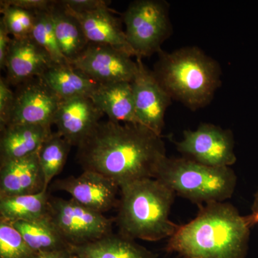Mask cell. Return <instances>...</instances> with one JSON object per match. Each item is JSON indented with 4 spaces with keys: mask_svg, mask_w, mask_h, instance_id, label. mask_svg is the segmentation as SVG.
<instances>
[{
    "mask_svg": "<svg viewBox=\"0 0 258 258\" xmlns=\"http://www.w3.org/2000/svg\"><path fill=\"white\" fill-rule=\"evenodd\" d=\"M78 147L84 171L99 173L120 186L155 179L166 157L161 136L140 124L100 121Z\"/></svg>",
    "mask_w": 258,
    "mask_h": 258,
    "instance_id": "1",
    "label": "cell"
},
{
    "mask_svg": "<svg viewBox=\"0 0 258 258\" xmlns=\"http://www.w3.org/2000/svg\"><path fill=\"white\" fill-rule=\"evenodd\" d=\"M200 207L197 217L169 237L166 250L184 258H245L252 226L249 215L225 202Z\"/></svg>",
    "mask_w": 258,
    "mask_h": 258,
    "instance_id": "2",
    "label": "cell"
},
{
    "mask_svg": "<svg viewBox=\"0 0 258 258\" xmlns=\"http://www.w3.org/2000/svg\"><path fill=\"white\" fill-rule=\"evenodd\" d=\"M153 71L171 99L191 111L208 106L221 85L222 71L216 60L198 47L171 52L161 50Z\"/></svg>",
    "mask_w": 258,
    "mask_h": 258,
    "instance_id": "3",
    "label": "cell"
},
{
    "mask_svg": "<svg viewBox=\"0 0 258 258\" xmlns=\"http://www.w3.org/2000/svg\"><path fill=\"white\" fill-rule=\"evenodd\" d=\"M115 222L119 233L135 240L156 242L169 238L179 226L169 219L175 194L156 179H144L120 186Z\"/></svg>",
    "mask_w": 258,
    "mask_h": 258,
    "instance_id": "4",
    "label": "cell"
},
{
    "mask_svg": "<svg viewBox=\"0 0 258 258\" xmlns=\"http://www.w3.org/2000/svg\"><path fill=\"white\" fill-rule=\"evenodd\" d=\"M155 179L175 195L200 205L223 203L233 195L237 184L230 167L207 166L186 157H166Z\"/></svg>",
    "mask_w": 258,
    "mask_h": 258,
    "instance_id": "5",
    "label": "cell"
},
{
    "mask_svg": "<svg viewBox=\"0 0 258 258\" xmlns=\"http://www.w3.org/2000/svg\"><path fill=\"white\" fill-rule=\"evenodd\" d=\"M121 20L136 57L158 53L172 32L169 4L165 0H135L122 14Z\"/></svg>",
    "mask_w": 258,
    "mask_h": 258,
    "instance_id": "6",
    "label": "cell"
},
{
    "mask_svg": "<svg viewBox=\"0 0 258 258\" xmlns=\"http://www.w3.org/2000/svg\"><path fill=\"white\" fill-rule=\"evenodd\" d=\"M50 221L70 246H77L111 234L115 219L107 218L74 199L50 196Z\"/></svg>",
    "mask_w": 258,
    "mask_h": 258,
    "instance_id": "7",
    "label": "cell"
},
{
    "mask_svg": "<svg viewBox=\"0 0 258 258\" xmlns=\"http://www.w3.org/2000/svg\"><path fill=\"white\" fill-rule=\"evenodd\" d=\"M176 149L186 158L214 167H230L237 160L232 132L212 123H201L186 130Z\"/></svg>",
    "mask_w": 258,
    "mask_h": 258,
    "instance_id": "8",
    "label": "cell"
},
{
    "mask_svg": "<svg viewBox=\"0 0 258 258\" xmlns=\"http://www.w3.org/2000/svg\"><path fill=\"white\" fill-rule=\"evenodd\" d=\"M70 64L98 84L132 83L137 71V60L132 56L113 47L92 43Z\"/></svg>",
    "mask_w": 258,
    "mask_h": 258,
    "instance_id": "9",
    "label": "cell"
},
{
    "mask_svg": "<svg viewBox=\"0 0 258 258\" xmlns=\"http://www.w3.org/2000/svg\"><path fill=\"white\" fill-rule=\"evenodd\" d=\"M15 104L9 124L51 127L62 100L40 78L17 86ZM3 129V128H2Z\"/></svg>",
    "mask_w": 258,
    "mask_h": 258,
    "instance_id": "10",
    "label": "cell"
},
{
    "mask_svg": "<svg viewBox=\"0 0 258 258\" xmlns=\"http://www.w3.org/2000/svg\"><path fill=\"white\" fill-rule=\"evenodd\" d=\"M136 60L137 71L132 85L137 118L141 125L161 136L166 111L172 99L142 58L137 57Z\"/></svg>",
    "mask_w": 258,
    "mask_h": 258,
    "instance_id": "11",
    "label": "cell"
},
{
    "mask_svg": "<svg viewBox=\"0 0 258 258\" xmlns=\"http://www.w3.org/2000/svg\"><path fill=\"white\" fill-rule=\"evenodd\" d=\"M53 188L66 191L81 205L102 214L118 208L119 203L120 186L95 171H83L79 176L57 180Z\"/></svg>",
    "mask_w": 258,
    "mask_h": 258,
    "instance_id": "12",
    "label": "cell"
},
{
    "mask_svg": "<svg viewBox=\"0 0 258 258\" xmlns=\"http://www.w3.org/2000/svg\"><path fill=\"white\" fill-rule=\"evenodd\" d=\"M92 99L76 97L62 100L56 113L54 124L57 132L74 147H79L103 116Z\"/></svg>",
    "mask_w": 258,
    "mask_h": 258,
    "instance_id": "13",
    "label": "cell"
},
{
    "mask_svg": "<svg viewBox=\"0 0 258 258\" xmlns=\"http://www.w3.org/2000/svg\"><path fill=\"white\" fill-rule=\"evenodd\" d=\"M53 61L46 51L32 38L12 39L7 57V81L18 86L35 78L41 77Z\"/></svg>",
    "mask_w": 258,
    "mask_h": 258,
    "instance_id": "14",
    "label": "cell"
},
{
    "mask_svg": "<svg viewBox=\"0 0 258 258\" xmlns=\"http://www.w3.org/2000/svg\"><path fill=\"white\" fill-rule=\"evenodd\" d=\"M44 190L45 181L37 152L0 164V197L35 195Z\"/></svg>",
    "mask_w": 258,
    "mask_h": 258,
    "instance_id": "15",
    "label": "cell"
},
{
    "mask_svg": "<svg viewBox=\"0 0 258 258\" xmlns=\"http://www.w3.org/2000/svg\"><path fill=\"white\" fill-rule=\"evenodd\" d=\"M67 10L79 20L89 43L113 47L136 57L122 28V20L115 16L113 10L108 8L78 14Z\"/></svg>",
    "mask_w": 258,
    "mask_h": 258,
    "instance_id": "16",
    "label": "cell"
},
{
    "mask_svg": "<svg viewBox=\"0 0 258 258\" xmlns=\"http://www.w3.org/2000/svg\"><path fill=\"white\" fill-rule=\"evenodd\" d=\"M91 98L97 108L108 115V120L140 124L136 113L132 83L98 84Z\"/></svg>",
    "mask_w": 258,
    "mask_h": 258,
    "instance_id": "17",
    "label": "cell"
},
{
    "mask_svg": "<svg viewBox=\"0 0 258 258\" xmlns=\"http://www.w3.org/2000/svg\"><path fill=\"white\" fill-rule=\"evenodd\" d=\"M0 131V164L37 152L52 133L51 127L31 124H10Z\"/></svg>",
    "mask_w": 258,
    "mask_h": 258,
    "instance_id": "18",
    "label": "cell"
},
{
    "mask_svg": "<svg viewBox=\"0 0 258 258\" xmlns=\"http://www.w3.org/2000/svg\"><path fill=\"white\" fill-rule=\"evenodd\" d=\"M76 258H156L143 246L118 233H111L99 240L81 245L71 246Z\"/></svg>",
    "mask_w": 258,
    "mask_h": 258,
    "instance_id": "19",
    "label": "cell"
},
{
    "mask_svg": "<svg viewBox=\"0 0 258 258\" xmlns=\"http://www.w3.org/2000/svg\"><path fill=\"white\" fill-rule=\"evenodd\" d=\"M40 78L61 100L91 98L98 86L89 76L70 64H52Z\"/></svg>",
    "mask_w": 258,
    "mask_h": 258,
    "instance_id": "20",
    "label": "cell"
},
{
    "mask_svg": "<svg viewBox=\"0 0 258 258\" xmlns=\"http://www.w3.org/2000/svg\"><path fill=\"white\" fill-rule=\"evenodd\" d=\"M50 198L48 190L35 195L0 197V220L9 223L50 220Z\"/></svg>",
    "mask_w": 258,
    "mask_h": 258,
    "instance_id": "21",
    "label": "cell"
},
{
    "mask_svg": "<svg viewBox=\"0 0 258 258\" xmlns=\"http://www.w3.org/2000/svg\"><path fill=\"white\" fill-rule=\"evenodd\" d=\"M51 13L59 47L64 58L71 64L86 50L89 42L79 20L60 1L55 2Z\"/></svg>",
    "mask_w": 258,
    "mask_h": 258,
    "instance_id": "22",
    "label": "cell"
},
{
    "mask_svg": "<svg viewBox=\"0 0 258 258\" xmlns=\"http://www.w3.org/2000/svg\"><path fill=\"white\" fill-rule=\"evenodd\" d=\"M11 224L21 234L24 240L36 254L71 247L50 220L18 221Z\"/></svg>",
    "mask_w": 258,
    "mask_h": 258,
    "instance_id": "23",
    "label": "cell"
},
{
    "mask_svg": "<svg viewBox=\"0 0 258 258\" xmlns=\"http://www.w3.org/2000/svg\"><path fill=\"white\" fill-rule=\"evenodd\" d=\"M71 147L72 145L56 132H52L39 148L37 156L46 191L53 178L63 169Z\"/></svg>",
    "mask_w": 258,
    "mask_h": 258,
    "instance_id": "24",
    "label": "cell"
},
{
    "mask_svg": "<svg viewBox=\"0 0 258 258\" xmlns=\"http://www.w3.org/2000/svg\"><path fill=\"white\" fill-rule=\"evenodd\" d=\"M51 10L35 13V24L30 38L46 51L54 63L69 64L59 47Z\"/></svg>",
    "mask_w": 258,
    "mask_h": 258,
    "instance_id": "25",
    "label": "cell"
},
{
    "mask_svg": "<svg viewBox=\"0 0 258 258\" xmlns=\"http://www.w3.org/2000/svg\"><path fill=\"white\" fill-rule=\"evenodd\" d=\"M1 20L13 38L23 39L30 37L35 20V13L18 7L0 2Z\"/></svg>",
    "mask_w": 258,
    "mask_h": 258,
    "instance_id": "26",
    "label": "cell"
},
{
    "mask_svg": "<svg viewBox=\"0 0 258 258\" xmlns=\"http://www.w3.org/2000/svg\"><path fill=\"white\" fill-rule=\"evenodd\" d=\"M35 254L11 223L0 220V258H33Z\"/></svg>",
    "mask_w": 258,
    "mask_h": 258,
    "instance_id": "27",
    "label": "cell"
},
{
    "mask_svg": "<svg viewBox=\"0 0 258 258\" xmlns=\"http://www.w3.org/2000/svg\"><path fill=\"white\" fill-rule=\"evenodd\" d=\"M5 78H0V129L9 124L15 104V93Z\"/></svg>",
    "mask_w": 258,
    "mask_h": 258,
    "instance_id": "28",
    "label": "cell"
},
{
    "mask_svg": "<svg viewBox=\"0 0 258 258\" xmlns=\"http://www.w3.org/2000/svg\"><path fill=\"white\" fill-rule=\"evenodd\" d=\"M60 3L64 8L78 14L106 9L111 4V1L106 0H62Z\"/></svg>",
    "mask_w": 258,
    "mask_h": 258,
    "instance_id": "29",
    "label": "cell"
},
{
    "mask_svg": "<svg viewBox=\"0 0 258 258\" xmlns=\"http://www.w3.org/2000/svg\"><path fill=\"white\" fill-rule=\"evenodd\" d=\"M5 3L23 8L32 13L48 11L53 8L56 1L50 0H3Z\"/></svg>",
    "mask_w": 258,
    "mask_h": 258,
    "instance_id": "30",
    "label": "cell"
},
{
    "mask_svg": "<svg viewBox=\"0 0 258 258\" xmlns=\"http://www.w3.org/2000/svg\"><path fill=\"white\" fill-rule=\"evenodd\" d=\"M9 32L2 20H0V68L5 69L7 57L11 44L12 39Z\"/></svg>",
    "mask_w": 258,
    "mask_h": 258,
    "instance_id": "31",
    "label": "cell"
},
{
    "mask_svg": "<svg viewBox=\"0 0 258 258\" xmlns=\"http://www.w3.org/2000/svg\"><path fill=\"white\" fill-rule=\"evenodd\" d=\"M33 258H76L71 247L61 250L52 251V252H40L35 254Z\"/></svg>",
    "mask_w": 258,
    "mask_h": 258,
    "instance_id": "32",
    "label": "cell"
},
{
    "mask_svg": "<svg viewBox=\"0 0 258 258\" xmlns=\"http://www.w3.org/2000/svg\"><path fill=\"white\" fill-rule=\"evenodd\" d=\"M252 225L258 224V189L254 196L253 205L252 207V214L249 215Z\"/></svg>",
    "mask_w": 258,
    "mask_h": 258,
    "instance_id": "33",
    "label": "cell"
}]
</instances>
